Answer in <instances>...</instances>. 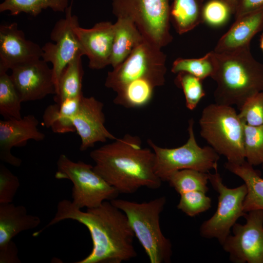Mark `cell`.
<instances>
[{
  "label": "cell",
  "instance_id": "obj_27",
  "mask_svg": "<svg viewBox=\"0 0 263 263\" xmlns=\"http://www.w3.org/2000/svg\"><path fill=\"white\" fill-rule=\"evenodd\" d=\"M21 100L16 87L7 72H0V114L4 119H20Z\"/></svg>",
  "mask_w": 263,
  "mask_h": 263
},
{
  "label": "cell",
  "instance_id": "obj_31",
  "mask_svg": "<svg viewBox=\"0 0 263 263\" xmlns=\"http://www.w3.org/2000/svg\"><path fill=\"white\" fill-rule=\"evenodd\" d=\"M177 74L175 84L183 90L187 108L193 110L206 95L203 80L186 72H182Z\"/></svg>",
  "mask_w": 263,
  "mask_h": 263
},
{
  "label": "cell",
  "instance_id": "obj_19",
  "mask_svg": "<svg viewBox=\"0 0 263 263\" xmlns=\"http://www.w3.org/2000/svg\"><path fill=\"white\" fill-rule=\"evenodd\" d=\"M40 222L39 217L28 214L22 205L0 203V246L8 244L20 232L37 227Z\"/></svg>",
  "mask_w": 263,
  "mask_h": 263
},
{
  "label": "cell",
  "instance_id": "obj_10",
  "mask_svg": "<svg viewBox=\"0 0 263 263\" xmlns=\"http://www.w3.org/2000/svg\"><path fill=\"white\" fill-rule=\"evenodd\" d=\"M208 176L213 188L219 193L218 206L213 216L202 224L200 232L203 237L216 238L222 245L237 220L246 213L243 205L247 188L245 184L228 188L217 170L214 173L208 172Z\"/></svg>",
  "mask_w": 263,
  "mask_h": 263
},
{
  "label": "cell",
  "instance_id": "obj_37",
  "mask_svg": "<svg viewBox=\"0 0 263 263\" xmlns=\"http://www.w3.org/2000/svg\"><path fill=\"white\" fill-rule=\"evenodd\" d=\"M18 249L11 240L8 244L0 246V263H20Z\"/></svg>",
  "mask_w": 263,
  "mask_h": 263
},
{
  "label": "cell",
  "instance_id": "obj_4",
  "mask_svg": "<svg viewBox=\"0 0 263 263\" xmlns=\"http://www.w3.org/2000/svg\"><path fill=\"white\" fill-rule=\"evenodd\" d=\"M110 201L127 216L150 262L170 263L172 245L163 235L160 225V216L166 203V197L161 196L142 203L116 198Z\"/></svg>",
  "mask_w": 263,
  "mask_h": 263
},
{
  "label": "cell",
  "instance_id": "obj_26",
  "mask_svg": "<svg viewBox=\"0 0 263 263\" xmlns=\"http://www.w3.org/2000/svg\"><path fill=\"white\" fill-rule=\"evenodd\" d=\"M68 7V0H3L0 12L9 11L12 16L24 13L35 17L47 8L63 12Z\"/></svg>",
  "mask_w": 263,
  "mask_h": 263
},
{
  "label": "cell",
  "instance_id": "obj_24",
  "mask_svg": "<svg viewBox=\"0 0 263 263\" xmlns=\"http://www.w3.org/2000/svg\"><path fill=\"white\" fill-rule=\"evenodd\" d=\"M76 113L75 107L68 100L50 105L46 108L43 115L44 125L55 133L75 132L73 118Z\"/></svg>",
  "mask_w": 263,
  "mask_h": 263
},
{
  "label": "cell",
  "instance_id": "obj_22",
  "mask_svg": "<svg viewBox=\"0 0 263 263\" xmlns=\"http://www.w3.org/2000/svg\"><path fill=\"white\" fill-rule=\"evenodd\" d=\"M204 0H173L170 20L177 33H187L203 22Z\"/></svg>",
  "mask_w": 263,
  "mask_h": 263
},
{
  "label": "cell",
  "instance_id": "obj_14",
  "mask_svg": "<svg viewBox=\"0 0 263 263\" xmlns=\"http://www.w3.org/2000/svg\"><path fill=\"white\" fill-rule=\"evenodd\" d=\"M104 104L93 96L81 98L78 110L73 118L75 132L79 136L81 151L92 148L97 142L116 138L106 129L103 112Z\"/></svg>",
  "mask_w": 263,
  "mask_h": 263
},
{
  "label": "cell",
  "instance_id": "obj_17",
  "mask_svg": "<svg viewBox=\"0 0 263 263\" xmlns=\"http://www.w3.org/2000/svg\"><path fill=\"white\" fill-rule=\"evenodd\" d=\"M74 31L84 55L89 59V67L100 70L110 65L114 25L110 21H100L91 28L77 24Z\"/></svg>",
  "mask_w": 263,
  "mask_h": 263
},
{
  "label": "cell",
  "instance_id": "obj_40",
  "mask_svg": "<svg viewBox=\"0 0 263 263\" xmlns=\"http://www.w3.org/2000/svg\"><path fill=\"white\" fill-rule=\"evenodd\" d=\"M262 168H263V164H262Z\"/></svg>",
  "mask_w": 263,
  "mask_h": 263
},
{
  "label": "cell",
  "instance_id": "obj_16",
  "mask_svg": "<svg viewBox=\"0 0 263 263\" xmlns=\"http://www.w3.org/2000/svg\"><path fill=\"white\" fill-rule=\"evenodd\" d=\"M38 120L33 114L20 119L0 120V159L8 164L19 167L21 159L13 155L12 148L25 146L29 140L41 141L45 135L38 128Z\"/></svg>",
  "mask_w": 263,
  "mask_h": 263
},
{
  "label": "cell",
  "instance_id": "obj_15",
  "mask_svg": "<svg viewBox=\"0 0 263 263\" xmlns=\"http://www.w3.org/2000/svg\"><path fill=\"white\" fill-rule=\"evenodd\" d=\"M42 47L26 38L16 22L0 26V72L41 58Z\"/></svg>",
  "mask_w": 263,
  "mask_h": 263
},
{
  "label": "cell",
  "instance_id": "obj_5",
  "mask_svg": "<svg viewBox=\"0 0 263 263\" xmlns=\"http://www.w3.org/2000/svg\"><path fill=\"white\" fill-rule=\"evenodd\" d=\"M231 106L210 104L203 110L199 120L200 135L227 162L245 160L244 145V124Z\"/></svg>",
  "mask_w": 263,
  "mask_h": 263
},
{
  "label": "cell",
  "instance_id": "obj_21",
  "mask_svg": "<svg viewBox=\"0 0 263 263\" xmlns=\"http://www.w3.org/2000/svg\"><path fill=\"white\" fill-rule=\"evenodd\" d=\"M225 167L241 178L247 188L244 202V211L246 213L254 210L263 211V178L258 171L246 160L241 163L226 162Z\"/></svg>",
  "mask_w": 263,
  "mask_h": 263
},
{
  "label": "cell",
  "instance_id": "obj_39",
  "mask_svg": "<svg viewBox=\"0 0 263 263\" xmlns=\"http://www.w3.org/2000/svg\"><path fill=\"white\" fill-rule=\"evenodd\" d=\"M260 48H261V50H262V51L263 52V33H262V34L260 36Z\"/></svg>",
  "mask_w": 263,
  "mask_h": 263
},
{
  "label": "cell",
  "instance_id": "obj_20",
  "mask_svg": "<svg viewBox=\"0 0 263 263\" xmlns=\"http://www.w3.org/2000/svg\"><path fill=\"white\" fill-rule=\"evenodd\" d=\"M110 65L114 68L122 63L144 39L134 24L125 18H117Z\"/></svg>",
  "mask_w": 263,
  "mask_h": 263
},
{
  "label": "cell",
  "instance_id": "obj_33",
  "mask_svg": "<svg viewBox=\"0 0 263 263\" xmlns=\"http://www.w3.org/2000/svg\"><path fill=\"white\" fill-rule=\"evenodd\" d=\"M206 193L195 190L180 194L177 208L190 217L195 216L207 210L211 206V200Z\"/></svg>",
  "mask_w": 263,
  "mask_h": 263
},
{
  "label": "cell",
  "instance_id": "obj_25",
  "mask_svg": "<svg viewBox=\"0 0 263 263\" xmlns=\"http://www.w3.org/2000/svg\"><path fill=\"white\" fill-rule=\"evenodd\" d=\"M155 88L145 79L132 81L117 93L113 102L128 108L144 106L150 101Z\"/></svg>",
  "mask_w": 263,
  "mask_h": 263
},
{
  "label": "cell",
  "instance_id": "obj_28",
  "mask_svg": "<svg viewBox=\"0 0 263 263\" xmlns=\"http://www.w3.org/2000/svg\"><path fill=\"white\" fill-rule=\"evenodd\" d=\"M208 172H204L191 169L177 171L169 177L168 182L179 194L195 190L207 192Z\"/></svg>",
  "mask_w": 263,
  "mask_h": 263
},
{
  "label": "cell",
  "instance_id": "obj_38",
  "mask_svg": "<svg viewBox=\"0 0 263 263\" xmlns=\"http://www.w3.org/2000/svg\"><path fill=\"white\" fill-rule=\"evenodd\" d=\"M231 5L232 8L233 9L234 12L235 10V4H236V0H226Z\"/></svg>",
  "mask_w": 263,
  "mask_h": 263
},
{
  "label": "cell",
  "instance_id": "obj_6",
  "mask_svg": "<svg viewBox=\"0 0 263 263\" xmlns=\"http://www.w3.org/2000/svg\"><path fill=\"white\" fill-rule=\"evenodd\" d=\"M194 120H188V138L183 145L175 148H164L156 145L150 139L148 143L155 155L154 169L162 181H168L174 172L191 169L204 172L218 169L219 154L211 147H201L196 140Z\"/></svg>",
  "mask_w": 263,
  "mask_h": 263
},
{
  "label": "cell",
  "instance_id": "obj_2",
  "mask_svg": "<svg viewBox=\"0 0 263 263\" xmlns=\"http://www.w3.org/2000/svg\"><path fill=\"white\" fill-rule=\"evenodd\" d=\"M94 170L119 193L130 194L142 187L158 188L162 181L154 169L153 151L141 147L137 136L126 134L92 150Z\"/></svg>",
  "mask_w": 263,
  "mask_h": 263
},
{
  "label": "cell",
  "instance_id": "obj_13",
  "mask_svg": "<svg viewBox=\"0 0 263 263\" xmlns=\"http://www.w3.org/2000/svg\"><path fill=\"white\" fill-rule=\"evenodd\" d=\"M11 70L10 75L22 102L56 94L52 68L42 58L20 64Z\"/></svg>",
  "mask_w": 263,
  "mask_h": 263
},
{
  "label": "cell",
  "instance_id": "obj_9",
  "mask_svg": "<svg viewBox=\"0 0 263 263\" xmlns=\"http://www.w3.org/2000/svg\"><path fill=\"white\" fill-rule=\"evenodd\" d=\"M56 166V178L72 182V202L79 208L96 207L105 201L116 198L119 193L90 164L80 161L74 162L66 155L60 154Z\"/></svg>",
  "mask_w": 263,
  "mask_h": 263
},
{
  "label": "cell",
  "instance_id": "obj_3",
  "mask_svg": "<svg viewBox=\"0 0 263 263\" xmlns=\"http://www.w3.org/2000/svg\"><path fill=\"white\" fill-rule=\"evenodd\" d=\"M212 51L216 103L235 105L239 110L247 99L263 91V64L253 57L250 48L227 53Z\"/></svg>",
  "mask_w": 263,
  "mask_h": 263
},
{
  "label": "cell",
  "instance_id": "obj_11",
  "mask_svg": "<svg viewBox=\"0 0 263 263\" xmlns=\"http://www.w3.org/2000/svg\"><path fill=\"white\" fill-rule=\"evenodd\" d=\"M244 225L236 223L222 245L236 263H263V211L246 212Z\"/></svg>",
  "mask_w": 263,
  "mask_h": 263
},
{
  "label": "cell",
  "instance_id": "obj_36",
  "mask_svg": "<svg viewBox=\"0 0 263 263\" xmlns=\"http://www.w3.org/2000/svg\"><path fill=\"white\" fill-rule=\"evenodd\" d=\"M263 9V0H236L235 19Z\"/></svg>",
  "mask_w": 263,
  "mask_h": 263
},
{
  "label": "cell",
  "instance_id": "obj_32",
  "mask_svg": "<svg viewBox=\"0 0 263 263\" xmlns=\"http://www.w3.org/2000/svg\"><path fill=\"white\" fill-rule=\"evenodd\" d=\"M234 11L226 0H208L204 4L202 11L203 22L212 27L225 24Z\"/></svg>",
  "mask_w": 263,
  "mask_h": 263
},
{
  "label": "cell",
  "instance_id": "obj_34",
  "mask_svg": "<svg viewBox=\"0 0 263 263\" xmlns=\"http://www.w3.org/2000/svg\"><path fill=\"white\" fill-rule=\"evenodd\" d=\"M239 110V115L245 124L251 126L263 125V91L247 99Z\"/></svg>",
  "mask_w": 263,
  "mask_h": 263
},
{
  "label": "cell",
  "instance_id": "obj_18",
  "mask_svg": "<svg viewBox=\"0 0 263 263\" xmlns=\"http://www.w3.org/2000/svg\"><path fill=\"white\" fill-rule=\"evenodd\" d=\"M235 19L218 41L215 52L227 53L250 48L252 39L263 29V9Z\"/></svg>",
  "mask_w": 263,
  "mask_h": 263
},
{
  "label": "cell",
  "instance_id": "obj_23",
  "mask_svg": "<svg viewBox=\"0 0 263 263\" xmlns=\"http://www.w3.org/2000/svg\"><path fill=\"white\" fill-rule=\"evenodd\" d=\"M79 55L73 59L62 71L58 82L54 101L59 103L63 100L83 94L82 81L84 75L81 57Z\"/></svg>",
  "mask_w": 263,
  "mask_h": 263
},
{
  "label": "cell",
  "instance_id": "obj_7",
  "mask_svg": "<svg viewBox=\"0 0 263 263\" xmlns=\"http://www.w3.org/2000/svg\"><path fill=\"white\" fill-rule=\"evenodd\" d=\"M112 5L117 18L131 20L145 40L160 48L172 41L169 0H112Z\"/></svg>",
  "mask_w": 263,
  "mask_h": 263
},
{
  "label": "cell",
  "instance_id": "obj_30",
  "mask_svg": "<svg viewBox=\"0 0 263 263\" xmlns=\"http://www.w3.org/2000/svg\"><path fill=\"white\" fill-rule=\"evenodd\" d=\"M244 145L246 161L252 166L263 164V125L244 124Z\"/></svg>",
  "mask_w": 263,
  "mask_h": 263
},
{
  "label": "cell",
  "instance_id": "obj_35",
  "mask_svg": "<svg viewBox=\"0 0 263 263\" xmlns=\"http://www.w3.org/2000/svg\"><path fill=\"white\" fill-rule=\"evenodd\" d=\"M18 177L0 164V203H12L19 187Z\"/></svg>",
  "mask_w": 263,
  "mask_h": 263
},
{
  "label": "cell",
  "instance_id": "obj_12",
  "mask_svg": "<svg viewBox=\"0 0 263 263\" xmlns=\"http://www.w3.org/2000/svg\"><path fill=\"white\" fill-rule=\"evenodd\" d=\"M78 23L77 17L72 13L71 6L68 7L65 18L57 21L51 32L50 38L54 42H48L42 47L41 58L53 65L56 91L64 68L77 55H84L74 31L75 25Z\"/></svg>",
  "mask_w": 263,
  "mask_h": 263
},
{
  "label": "cell",
  "instance_id": "obj_29",
  "mask_svg": "<svg viewBox=\"0 0 263 263\" xmlns=\"http://www.w3.org/2000/svg\"><path fill=\"white\" fill-rule=\"evenodd\" d=\"M214 69V55L211 51L198 58H178L173 61L171 71L174 74L186 72L203 80L211 77Z\"/></svg>",
  "mask_w": 263,
  "mask_h": 263
},
{
  "label": "cell",
  "instance_id": "obj_1",
  "mask_svg": "<svg viewBox=\"0 0 263 263\" xmlns=\"http://www.w3.org/2000/svg\"><path fill=\"white\" fill-rule=\"evenodd\" d=\"M70 219L84 225L89 231L93 248L88 256L76 263H121L137 256L133 244L134 233L126 214L110 201L83 211L67 199L58 203L54 217L41 230Z\"/></svg>",
  "mask_w": 263,
  "mask_h": 263
},
{
  "label": "cell",
  "instance_id": "obj_8",
  "mask_svg": "<svg viewBox=\"0 0 263 263\" xmlns=\"http://www.w3.org/2000/svg\"><path fill=\"white\" fill-rule=\"evenodd\" d=\"M166 56L161 48L145 39L120 64L108 72L105 86L116 93L129 82L139 79L163 86L167 72Z\"/></svg>",
  "mask_w": 263,
  "mask_h": 263
}]
</instances>
